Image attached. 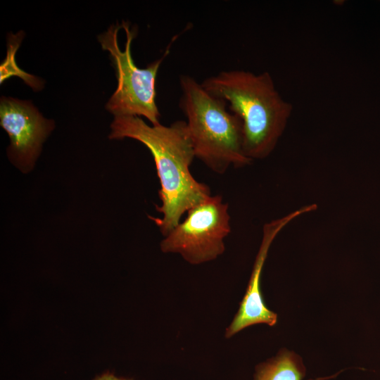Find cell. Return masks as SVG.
<instances>
[{
  "mask_svg": "<svg viewBox=\"0 0 380 380\" xmlns=\"http://www.w3.org/2000/svg\"><path fill=\"white\" fill-rule=\"evenodd\" d=\"M110 129V139H133L151 152L160 184L161 203L156 208L162 217H149L165 236L185 213L211 196L209 186L191 173L195 154L186 121L149 125L138 116H115Z\"/></svg>",
  "mask_w": 380,
  "mask_h": 380,
  "instance_id": "cell-1",
  "label": "cell"
},
{
  "mask_svg": "<svg viewBox=\"0 0 380 380\" xmlns=\"http://www.w3.org/2000/svg\"><path fill=\"white\" fill-rule=\"evenodd\" d=\"M212 95L224 100L242 122L243 149L251 160L263 159L275 148L293 111L268 72L224 70L201 83Z\"/></svg>",
  "mask_w": 380,
  "mask_h": 380,
  "instance_id": "cell-2",
  "label": "cell"
},
{
  "mask_svg": "<svg viewBox=\"0 0 380 380\" xmlns=\"http://www.w3.org/2000/svg\"><path fill=\"white\" fill-rule=\"evenodd\" d=\"M179 86V106L186 118L195 158L220 175L231 166L249 165L252 160L244 152L241 120L227 102L190 75H180Z\"/></svg>",
  "mask_w": 380,
  "mask_h": 380,
  "instance_id": "cell-3",
  "label": "cell"
},
{
  "mask_svg": "<svg viewBox=\"0 0 380 380\" xmlns=\"http://www.w3.org/2000/svg\"><path fill=\"white\" fill-rule=\"evenodd\" d=\"M137 30L127 22L111 25L98 37L103 48L109 52L115 66L118 87L106 104L115 116L133 115L146 118L152 125L160 124V113L156 104V77L163 59L169 53L171 43L163 56L139 68L131 53V44Z\"/></svg>",
  "mask_w": 380,
  "mask_h": 380,
  "instance_id": "cell-4",
  "label": "cell"
},
{
  "mask_svg": "<svg viewBox=\"0 0 380 380\" xmlns=\"http://www.w3.org/2000/svg\"><path fill=\"white\" fill-rule=\"evenodd\" d=\"M186 218L160 243L164 253H179L192 265L217 258L224 251V239L231 232L229 205L220 195L210 196L193 206Z\"/></svg>",
  "mask_w": 380,
  "mask_h": 380,
  "instance_id": "cell-5",
  "label": "cell"
},
{
  "mask_svg": "<svg viewBox=\"0 0 380 380\" xmlns=\"http://www.w3.org/2000/svg\"><path fill=\"white\" fill-rule=\"evenodd\" d=\"M0 124L10 138L8 156L23 171L33 167L42 144L54 127L30 101L2 97Z\"/></svg>",
  "mask_w": 380,
  "mask_h": 380,
  "instance_id": "cell-6",
  "label": "cell"
},
{
  "mask_svg": "<svg viewBox=\"0 0 380 380\" xmlns=\"http://www.w3.org/2000/svg\"><path fill=\"white\" fill-rule=\"evenodd\" d=\"M316 205H309L289 213L285 217L267 223L263 227L262 243L257 255L246 293L241 302L239 311L226 330L225 336L230 338L251 325L265 323L274 326L277 315L265 305L260 291V276L270 246L277 234L291 220L299 215L314 210Z\"/></svg>",
  "mask_w": 380,
  "mask_h": 380,
  "instance_id": "cell-7",
  "label": "cell"
},
{
  "mask_svg": "<svg viewBox=\"0 0 380 380\" xmlns=\"http://www.w3.org/2000/svg\"><path fill=\"white\" fill-rule=\"evenodd\" d=\"M305 375L301 358L282 350L276 357L256 367L254 380H302Z\"/></svg>",
  "mask_w": 380,
  "mask_h": 380,
  "instance_id": "cell-8",
  "label": "cell"
},
{
  "mask_svg": "<svg viewBox=\"0 0 380 380\" xmlns=\"http://www.w3.org/2000/svg\"><path fill=\"white\" fill-rule=\"evenodd\" d=\"M95 380H129V379L118 378L111 374L106 373V374H103V375L98 377Z\"/></svg>",
  "mask_w": 380,
  "mask_h": 380,
  "instance_id": "cell-9",
  "label": "cell"
}]
</instances>
